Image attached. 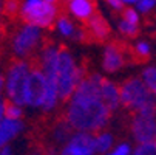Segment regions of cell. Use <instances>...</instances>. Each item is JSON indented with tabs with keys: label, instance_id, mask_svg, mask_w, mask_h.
<instances>
[{
	"label": "cell",
	"instance_id": "1",
	"mask_svg": "<svg viewBox=\"0 0 156 155\" xmlns=\"http://www.w3.org/2000/svg\"><path fill=\"white\" fill-rule=\"evenodd\" d=\"M65 120L74 130L83 134H105L113 113L107 109L101 98H71L68 107H63Z\"/></svg>",
	"mask_w": 156,
	"mask_h": 155
},
{
	"label": "cell",
	"instance_id": "2",
	"mask_svg": "<svg viewBox=\"0 0 156 155\" xmlns=\"http://www.w3.org/2000/svg\"><path fill=\"white\" fill-rule=\"evenodd\" d=\"M87 73L74 65V59L68 47L60 43L57 45V64H56V84H57V99H60V109L70 102L79 81Z\"/></svg>",
	"mask_w": 156,
	"mask_h": 155
},
{
	"label": "cell",
	"instance_id": "3",
	"mask_svg": "<svg viewBox=\"0 0 156 155\" xmlns=\"http://www.w3.org/2000/svg\"><path fill=\"white\" fill-rule=\"evenodd\" d=\"M119 85V105L124 113H135L145 105L156 101L154 95L147 88L139 76H131L122 81Z\"/></svg>",
	"mask_w": 156,
	"mask_h": 155
},
{
	"label": "cell",
	"instance_id": "4",
	"mask_svg": "<svg viewBox=\"0 0 156 155\" xmlns=\"http://www.w3.org/2000/svg\"><path fill=\"white\" fill-rule=\"evenodd\" d=\"M30 75V64L25 59L12 57L6 65L5 76V95L20 107L25 105V85Z\"/></svg>",
	"mask_w": 156,
	"mask_h": 155
},
{
	"label": "cell",
	"instance_id": "5",
	"mask_svg": "<svg viewBox=\"0 0 156 155\" xmlns=\"http://www.w3.org/2000/svg\"><path fill=\"white\" fill-rule=\"evenodd\" d=\"M19 16L25 25L53 30L57 17V6L45 3L43 0H25Z\"/></svg>",
	"mask_w": 156,
	"mask_h": 155
},
{
	"label": "cell",
	"instance_id": "6",
	"mask_svg": "<svg viewBox=\"0 0 156 155\" xmlns=\"http://www.w3.org/2000/svg\"><path fill=\"white\" fill-rule=\"evenodd\" d=\"M40 42H42V36H40L39 28L23 24L11 36L9 48H11V53L14 57L28 61L37 53Z\"/></svg>",
	"mask_w": 156,
	"mask_h": 155
},
{
	"label": "cell",
	"instance_id": "7",
	"mask_svg": "<svg viewBox=\"0 0 156 155\" xmlns=\"http://www.w3.org/2000/svg\"><path fill=\"white\" fill-rule=\"evenodd\" d=\"M127 65H136L135 47H131L130 43L121 39H113L111 42H108L102 59L104 70L108 73H113L127 67Z\"/></svg>",
	"mask_w": 156,
	"mask_h": 155
},
{
	"label": "cell",
	"instance_id": "8",
	"mask_svg": "<svg viewBox=\"0 0 156 155\" xmlns=\"http://www.w3.org/2000/svg\"><path fill=\"white\" fill-rule=\"evenodd\" d=\"M124 123L139 144L156 140V116L142 113H124Z\"/></svg>",
	"mask_w": 156,
	"mask_h": 155
},
{
	"label": "cell",
	"instance_id": "9",
	"mask_svg": "<svg viewBox=\"0 0 156 155\" xmlns=\"http://www.w3.org/2000/svg\"><path fill=\"white\" fill-rule=\"evenodd\" d=\"M111 37V28L99 11H96L83 25H80L79 42L82 43H105Z\"/></svg>",
	"mask_w": 156,
	"mask_h": 155
},
{
	"label": "cell",
	"instance_id": "10",
	"mask_svg": "<svg viewBox=\"0 0 156 155\" xmlns=\"http://www.w3.org/2000/svg\"><path fill=\"white\" fill-rule=\"evenodd\" d=\"M45 90H47V82L42 72L34 65H30V75L25 85V105L42 107L43 98H45Z\"/></svg>",
	"mask_w": 156,
	"mask_h": 155
},
{
	"label": "cell",
	"instance_id": "11",
	"mask_svg": "<svg viewBox=\"0 0 156 155\" xmlns=\"http://www.w3.org/2000/svg\"><path fill=\"white\" fill-rule=\"evenodd\" d=\"M94 152V138L90 134H77L62 150L65 155H93Z\"/></svg>",
	"mask_w": 156,
	"mask_h": 155
},
{
	"label": "cell",
	"instance_id": "12",
	"mask_svg": "<svg viewBox=\"0 0 156 155\" xmlns=\"http://www.w3.org/2000/svg\"><path fill=\"white\" fill-rule=\"evenodd\" d=\"M101 98H102V102L107 105V109L111 113H115L119 105V85L102 78L101 79Z\"/></svg>",
	"mask_w": 156,
	"mask_h": 155
},
{
	"label": "cell",
	"instance_id": "13",
	"mask_svg": "<svg viewBox=\"0 0 156 155\" xmlns=\"http://www.w3.org/2000/svg\"><path fill=\"white\" fill-rule=\"evenodd\" d=\"M68 9L71 11V14L82 20L83 24L90 19L98 9V5H96V0H68V3H66Z\"/></svg>",
	"mask_w": 156,
	"mask_h": 155
},
{
	"label": "cell",
	"instance_id": "14",
	"mask_svg": "<svg viewBox=\"0 0 156 155\" xmlns=\"http://www.w3.org/2000/svg\"><path fill=\"white\" fill-rule=\"evenodd\" d=\"M23 129L22 121H14V120H6L3 118L0 121V149L6 147Z\"/></svg>",
	"mask_w": 156,
	"mask_h": 155
},
{
	"label": "cell",
	"instance_id": "15",
	"mask_svg": "<svg viewBox=\"0 0 156 155\" xmlns=\"http://www.w3.org/2000/svg\"><path fill=\"white\" fill-rule=\"evenodd\" d=\"M25 0H3L2 2V17L14 19L20 14V9L23 6Z\"/></svg>",
	"mask_w": 156,
	"mask_h": 155
},
{
	"label": "cell",
	"instance_id": "16",
	"mask_svg": "<svg viewBox=\"0 0 156 155\" xmlns=\"http://www.w3.org/2000/svg\"><path fill=\"white\" fill-rule=\"evenodd\" d=\"M3 107H5V118L6 120H14V121H22L23 116V110L19 104H16L14 101L3 98Z\"/></svg>",
	"mask_w": 156,
	"mask_h": 155
},
{
	"label": "cell",
	"instance_id": "17",
	"mask_svg": "<svg viewBox=\"0 0 156 155\" xmlns=\"http://www.w3.org/2000/svg\"><path fill=\"white\" fill-rule=\"evenodd\" d=\"M93 138H94V152L98 153H105L113 144V137L107 134V132L99 135H93Z\"/></svg>",
	"mask_w": 156,
	"mask_h": 155
},
{
	"label": "cell",
	"instance_id": "18",
	"mask_svg": "<svg viewBox=\"0 0 156 155\" xmlns=\"http://www.w3.org/2000/svg\"><path fill=\"white\" fill-rule=\"evenodd\" d=\"M135 56H136V65H141V64H145L151 59V53L148 50V45L144 42L138 43L135 47Z\"/></svg>",
	"mask_w": 156,
	"mask_h": 155
},
{
	"label": "cell",
	"instance_id": "19",
	"mask_svg": "<svg viewBox=\"0 0 156 155\" xmlns=\"http://www.w3.org/2000/svg\"><path fill=\"white\" fill-rule=\"evenodd\" d=\"M142 79L148 90L153 95H156V68H147L142 75Z\"/></svg>",
	"mask_w": 156,
	"mask_h": 155
},
{
	"label": "cell",
	"instance_id": "20",
	"mask_svg": "<svg viewBox=\"0 0 156 155\" xmlns=\"http://www.w3.org/2000/svg\"><path fill=\"white\" fill-rule=\"evenodd\" d=\"M119 31H121L124 36H127V37H136V36L139 34L138 25L128 24V22H124V20L119 22Z\"/></svg>",
	"mask_w": 156,
	"mask_h": 155
},
{
	"label": "cell",
	"instance_id": "21",
	"mask_svg": "<svg viewBox=\"0 0 156 155\" xmlns=\"http://www.w3.org/2000/svg\"><path fill=\"white\" fill-rule=\"evenodd\" d=\"M133 155H156V140L150 143L139 144Z\"/></svg>",
	"mask_w": 156,
	"mask_h": 155
},
{
	"label": "cell",
	"instance_id": "22",
	"mask_svg": "<svg viewBox=\"0 0 156 155\" xmlns=\"http://www.w3.org/2000/svg\"><path fill=\"white\" fill-rule=\"evenodd\" d=\"M121 17L124 22H128V24H133V25H138V14L135 9H131V8H124L122 13H121Z\"/></svg>",
	"mask_w": 156,
	"mask_h": 155
},
{
	"label": "cell",
	"instance_id": "23",
	"mask_svg": "<svg viewBox=\"0 0 156 155\" xmlns=\"http://www.w3.org/2000/svg\"><path fill=\"white\" fill-rule=\"evenodd\" d=\"M154 0H141V2L138 3V8L142 11V13H148L153 6H154Z\"/></svg>",
	"mask_w": 156,
	"mask_h": 155
},
{
	"label": "cell",
	"instance_id": "24",
	"mask_svg": "<svg viewBox=\"0 0 156 155\" xmlns=\"http://www.w3.org/2000/svg\"><path fill=\"white\" fill-rule=\"evenodd\" d=\"M128 153H130V147L127 144H121L111 155H128Z\"/></svg>",
	"mask_w": 156,
	"mask_h": 155
},
{
	"label": "cell",
	"instance_id": "25",
	"mask_svg": "<svg viewBox=\"0 0 156 155\" xmlns=\"http://www.w3.org/2000/svg\"><path fill=\"white\" fill-rule=\"evenodd\" d=\"M107 3H110L111 6H113L115 9H122V0H105Z\"/></svg>",
	"mask_w": 156,
	"mask_h": 155
},
{
	"label": "cell",
	"instance_id": "26",
	"mask_svg": "<svg viewBox=\"0 0 156 155\" xmlns=\"http://www.w3.org/2000/svg\"><path fill=\"white\" fill-rule=\"evenodd\" d=\"M3 93H5V76L3 73H0V99H2Z\"/></svg>",
	"mask_w": 156,
	"mask_h": 155
},
{
	"label": "cell",
	"instance_id": "27",
	"mask_svg": "<svg viewBox=\"0 0 156 155\" xmlns=\"http://www.w3.org/2000/svg\"><path fill=\"white\" fill-rule=\"evenodd\" d=\"M0 155H12L11 147H9V146H6V147H3V149H0Z\"/></svg>",
	"mask_w": 156,
	"mask_h": 155
},
{
	"label": "cell",
	"instance_id": "28",
	"mask_svg": "<svg viewBox=\"0 0 156 155\" xmlns=\"http://www.w3.org/2000/svg\"><path fill=\"white\" fill-rule=\"evenodd\" d=\"M5 118V107H3V98L0 99V121Z\"/></svg>",
	"mask_w": 156,
	"mask_h": 155
},
{
	"label": "cell",
	"instance_id": "29",
	"mask_svg": "<svg viewBox=\"0 0 156 155\" xmlns=\"http://www.w3.org/2000/svg\"><path fill=\"white\" fill-rule=\"evenodd\" d=\"M45 3H50V5H56L57 3V0H43Z\"/></svg>",
	"mask_w": 156,
	"mask_h": 155
},
{
	"label": "cell",
	"instance_id": "30",
	"mask_svg": "<svg viewBox=\"0 0 156 155\" xmlns=\"http://www.w3.org/2000/svg\"><path fill=\"white\" fill-rule=\"evenodd\" d=\"M122 2H127V3H135V2H138V0H122Z\"/></svg>",
	"mask_w": 156,
	"mask_h": 155
},
{
	"label": "cell",
	"instance_id": "31",
	"mask_svg": "<svg viewBox=\"0 0 156 155\" xmlns=\"http://www.w3.org/2000/svg\"><path fill=\"white\" fill-rule=\"evenodd\" d=\"M2 2L3 0H0V20H2Z\"/></svg>",
	"mask_w": 156,
	"mask_h": 155
},
{
	"label": "cell",
	"instance_id": "32",
	"mask_svg": "<svg viewBox=\"0 0 156 155\" xmlns=\"http://www.w3.org/2000/svg\"><path fill=\"white\" fill-rule=\"evenodd\" d=\"M153 37H156V34H153Z\"/></svg>",
	"mask_w": 156,
	"mask_h": 155
}]
</instances>
